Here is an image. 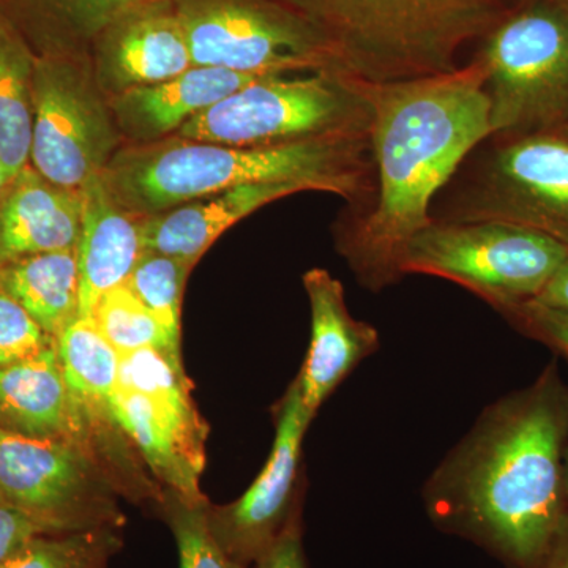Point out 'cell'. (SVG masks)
<instances>
[{
    "instance_id": "6da1fadb",
    "label": "cell",
    "mask_w": 568,
    "mask_h": 568,
    "mask_svg": "<svg viewBox=\"0 0 568 568\" xmlns=\"http://www.w3.org/2000/svg\"><path fill=\"white\" fill-rule=\"evenodd\" d=\"M567 443L568 386L551 362L448 452L426 481V514L508 568H537L568 511Z\"/></svg>"
},
{
    "instance_id": "7a4b0ae2",
    "label": "cell",
    "mask_w": 568,
    "mask_h": 568,
    "mask_svg": "<svg viewBox=\"0 0 568 568\" xmlns=\"http://www.w3.org/2000/svg\"><path fill=\"white\" fill-rule=\"evenodd\" d=\"M366 92L376 192L364 211L338 224L336 248L357 282L381 293L405 276L407 245L433 222L436 197L491 138V114L476 59L437 77L366 82Z\"/></svg>"
},
{
    "instance_id": "3957f363",
    "label": "cell",
    "mask_w": 568,
    "mask_h": 568,
    "mask_svg": "<svg viewBox=\"0 0 568 568\" xmlns=\"http://www.w3.org/2000/svg\"><path fill=\"white\" fill-rule=\"evenodd\" d=\"M102 178L112 197L136 216L252 183L291 182L334 193L364 211L376 192L369 136L317 138L256 148L171 138L114 153Z\"/></svg>"
},
{
    "instance_id": "277c9868",
    "label": "cell",
    "mask_w": 568,
    "mask_h": 568,
    "mask_svg": "<svg viewBox=\"0 0 568 568\" xmlns=\"http://www.w3.org/2000/svg\"><path fill=\"white\" fill-rule=\"evenodd\" d=\"M357 80H418L458 70L518 0H282Z\"/></svg>"
},
{
    "instance_id": "5b68a950",
    "label": "cell",
    "mask_w": 568,
    "mask_h": 568,
    "mask_svg": "<svg viewBox=\"0 0 568 568\" xmlns=\"http://www.w3.org/2000/svg\"><path fill=\"white\" fill-rule=\"evenodd\" d=\"M373 106L366 82L321 70L267 74L194 115L185 140L256 148L317 138L369 136Z\"/></svg>"
},
{
    "instance_id": "8992f818",
    "label": "cell",
    "mask_w": 568,
    "mask_h": 568,
    "mask_svg": "<svg viewBox=\"0 0 568 568\" xmlns=\"http://www.w3.org/2000/svg\"><path fill=\"white\" fill-rule=\"evenodd\" d=\"M473 59L485 71L491 138L568 123V0H518Z\"/></svg>"
},
{
    "instance_id": "52a82bcc",
    "label": "cell",
    "mask_w": 568,
    "mask_h": 568,
    "mask_svg": "<svg viewBox=\"0 0 568 568\" xmlns=\"http://www.w3.org/2000/svg\"><path fill=\"white\" fill-rule=\"evenodd\" d=\"M495 142L447 183L435 222H507L549 235L568 250V134L562 130Z\"/></svg>"
},
{
    "instance_id": "ba28073f",
    "label": "cell",
    "mask_w": 568,
    "mask_h": 568,
    "mask_svg": "<svg viewBox=\"0 0 568 568\" xmlns=\"http://www.w3.org/2000/svg\"><path fill=\"white\" fill-rule=\"evenodd\" d=\"M568 250L536 230L507 222H435L409 242L403 275L457 283L497 312L534 301Z\"/></svg>"
},
{
    "instance_id": "9c48e42d",
    "label": "cell",
    "mask_w": 568,
    "mask_h": 568,
    "mask_svg": "<svg viewBox=\"0 0 568 568\" xmlns=\"http://www.w3.org/2000/svg\"><path fill=\"white\" fill-rule=\"evenodd\" d=\"M174 9L193 67L261 77L343 73L316 29L282 0H178Z\"/></svg>"
},
{
    "instance_id": "30bf717a",
    "label": "cell",
    "mask_w": 568,
    "mask_h": 568,
    "mask_svg": "<svg viewBox=\"0 0 568 568\" xmlns=\"http://www.w3.org/2000/svg\"><path fill=\"white\" fill-rule=\"evenodd\" d=\"M114 413L123 435L168 489L192 503L205 500L200 480L207 425L181 365L151 347L122 355Z\"/></svg>"
},
{
    "instance_id": "8fae6325",
    "label": "cell",
    "mask_w": 568,
    "mask_h": 568,
    "mask_svg": "<svg viewBox=\"0 0 568 568\" xmlns=\"http://www.w3.org/2000/svg\"><path fill=\"white\" fill-rule=\"evenodd\" d=\"M118 142L110 104L78 54L37 55L32 166L55 185L81 190L106 170Z\"/></svg>"
},
{
    "instance_id": "7c38bea8",
    "label": "cell",
    "mask_w": 568,
    "mask_h": 568,
    "mask_svg": "<svg viewBox=\"0 0 568 568\" xmlns=\"http://www.w3.org/2000/svg\"><path fill=\"white\" fill-rule=\"evenodd\" d=\"M0 495L47 534L121 525L93 458L70 439H39L0 428Z\"/></svg>"
},
{
    "instance_id": "4fadbf2b",
    "label": "cell",
    "mask_w": 568,
    "mask_h": 568,
    "mask_svg": "<svg viewBox=\"0 0 568 568\" xmlns=\"http://www.w3.org/2000/svg\"><path fill=\"white\" fill-rule=\"evenodd\" d=\"M275 417L274 446L252 487L230 506H209L213 536L231 558L246 568L264 555L301 508L298 467L313 418L302 403L297 377L278 403Z\"/></svg>"
},
{
    "instance_id": "5bb4252c",
    "label": "cell",
    "mask_w": 568,
    "mask_h": 568,
    "mask_svg": "<svg viewBox=\"0 0 568 568\" xmlns=\"http://www.w3.org/2000/svg\"><path fill=\"white\" fill-rule=\"evenodd\" d=\"M304 286L312 308V342L297 381L306 413L315 418L325 399L379 349L381 342L372 324L351 315L345 287L331 272L312 268Z\"/></svg>"
},
{
    "instance_id": "9a60e30c",
    "label": "cell",
    "mask_w": 568,
    "mask_h": 568,
    "mask_svg": "<svg viewBox=\"0 0 568 568\" xmlns=\"http://www.w3.org/2000/svg\"><path fill=\"white\" fill-rule=\"evenodd\" d=\"M102 37L95 78L111 95L173 80L193 67L182 22L164 0L132 11Z\"/></svg>"
},
{
    "instance_id": "2e32d148",
    "label": "cell",
    "mask_w": 568,
    "mask_h": 568,
    "mask_svg": "<svg viewBox=\"0 0 568 568\" xmlns=\"http://www.w3.org/2000/svg\"><path fill=\"white\" fill-rule=\"evenodd\" d=\"M81 190L63 189L28 164L0 194V264L78 246Z\"/></svg>"
},
{
    "instance_id": "e0dca14e",
    "label": "cell",
    "mask_w": 568,
    "mask_h": 568,
    "mask_svg": "<svg viewBox=\"0 0 568 568\" xmlns=\"http://www.w3.org/2000/svg\"><path fill=\"white\" fill-rule=\"evenodd\" d=\"M260 78L263 77L192 67L173 80L115 93L108 104L118 129L130 140L145 144L179 132L194 115Z\"/></svg>"
},
{
    "instance_id": "ac0fdd59",
    "label": "cell",
    "mask_w": 568,
    "mask_h": 568,
    "mask_svg": "<svg viewBox=\"0 0 568 568\" xmlns=\"http://www.w3.org/2000/svg\"><path fill=\"white\" fill-rule=\"evenodd\" d=\"M82 223L78 241L80 306L78 316L92 317L108 291L121 286L142 253L140 216L123 209L104 185L102 174L81 189Z\"/></svg>"
},
{
    "instance_id": "d6986e66",
    "label": "cell",
    "mask_w": 568,
    "mask_h": 568,
    "mask_svg": "<svg viewBox=\"0 0 568 568\" xmlns=\"http://www.w3.org/2000/svg\"><path fill=\"white\" fill-rule=\"evenodd\" d=\"M306 192L291 182L252 183L140 216L142 250L196 264L216 239L235 223L280 197Z\"/></svg>"
},
{
    "instance_id": "ffe728a7",
    "label": "cell",
    "mask_w": 568,
    "mask_h": 568,
    "mask_svg": "<svg viewBox=\"0 0 568 568\" xmlns=\"http://www.w3.org/2000/svg\"><path fill=\"white\" fill-rule=\"evenodd\" d=\"M55 347L70 395L78 444L91 455L92 437L122 432L114 413L121 355L106 342L92 317L71 320L55 338Z\"/></svg>"
},
{
    "instance_id": "44dd1931",
    "label": "cell",
    "mask_w": 568,
    "mask_h": 568,
    "mask_svg": "<svg viewBox=\"0 0 568 568\" xmlns=\"http://www.w3.org/2000/svg\"><path fill=\"white\" fill-rule=\"evenodd\" d=\"M0 428L39 439L78 443L55 343L43 353L0 368Z\"/></svg>"
},
{
    "instance_id": "7402d4cb",
    "label": "cell",
    "mask_w": 568,
    "mask_h": 568,
    "mask_svg": "<svg viewBox=\"0 0 568 568\" xmlns=\"http://www.w3.org/2000/svg\"><path fill=\"white\" fill-rule=\"evenodd\" d=\"M156 0H0V17L36 55L78 54L132 11Z\"/></svg>"
},
{
    "instance_id": "603a6c76",
    "label": "cell",
    "mask_w": 568,
    "mask_h": 568,
    "mask_svg": "<svg viewBox=\"0 0 568 568\" xmlns=\"http://www.w3.org/2000/svg\"><path fill=\"white\" fill-rule=\"evenodd\" d=\"M6 291L52 338H58L80 306L77 248L33 254L0 264Z\"/></svg>"
},
{
    "instance_id": "cb8c5ba5",
    "label": "cell",
    "mask_w": 568,
    "mask_h": 568,
    "mask_svg": "<svg viewBox=\"0 0 568 568\" xmlns=\"http://www.w3.org/2000/svg\"><path fill=\"white\" fill-rule=\"evenodd\" d=\"M37 55L0 17V166L3 189L31 164Z\"/></svg>"
},
{
    "instance_id": "d4e9b609",
    "label": "cell",
    "mask_w": 568,
    "mask_h": 568,
    "mask_svg": "<svg viewBox=\"0 0 568 568\" xmlns=\"http://www.w3.org/2000/svg\"><path fill=\"white\" fill-rule=\"evenodd\" d=\"M92 320L121 357L151 347L166 355L175 365H182L181 347L171 342L151 310L125 283L102 295Z\"/></svg>"
},
{
    "instance_id": "484cf974",
    "label": "cell",
    "mask_w": 568,
    "mask_h": 568,
    "mask_svg": "<svg viewBox=\"0 0 568 568\" xmlns=\"http://www.w3.org/2000/svg\"><path fill=\"white\" fill-rule=\"evenodd\" d=\"M193 265L168 254L142 250L126 286L151 310L175 346L181 347L183 286Z\"/></svg>"
},
{
    "instance_id": "4316f807",
    "label": "cell",
    "mask_w": 568,
    "mask_h": 568,
    "mask_svg": "<svg viewBox=\"0 0 568 568\" xmlns=\"http://www.w3.org/2000/svg\"><path fill=\"white\" fill-rule=\"evenodd\" d=\"M121 541L112 529L44 534L0 564V568H103Z\"/></svg>"
},
{
    "instance_id": "83f0119b",
    "label": "cell",
    "mask_w": 568,
    "mask_h": 568,
    "mask_svg": "<svg viewBox=\"0 0 568 568\" xmlns=\"http://www.w3.org/2000/svg\"><path fill=\"white\" fill-rule=\"evenodd\" d=\"M162 508L178 545L179 568H246L231 558L213 536L207 500L192 503L166 489Z\"/></svg>"
},
{
    "instance_id": "f1b7e54d",
    "label": "cell",
    "mask_w": 568,
    "mask_h": 568,
    "mask_svg": "<svg viewBox=\"0 0 568 568\" xmlns=\"http://www.w3.org/2000/svg\"><path fill=\"white\" fill-rule=\"evenodd\" d=\"M54 343L13 297L0 290V368L43 353Z\"/></svg>"
},
{
    "instance_id": "f546056e",
    "label": "cell",
    "mask_w": 568,
    "mask_h": 568,
    "mask_svg": "<svg viewBox=\"0 0 568 568\" xmlns=\"http://www.w3.org/2000/svg\"><path fill=\"white\" fill-rule=\"evenodd\" d=\"M499 313L519 331L568 358V312L529 301Z\"/></svg>"
},
{
    "instance_id": "4dcf8cb0",
    "label": "cell",
    "mask_w": 568,
    "mask_h": 568,
    "mask_svg": "<svg viewBox=\"0 0 568 568\" xmlns=\"http://www.w3.org/2000/svg\"><path fill=\"white\" fill-rule=\"evenodd\" d=\"M44 534L47 532L43 528L28 514L0 495V564L20 551L33 538Z\"/></svg>"
},
{
    "instance_id": "1f68e13d",
    "label": "cell",
    "mask_w": 568,
    "mask_h": 568,
    "mask_svg": "<svg viewBox=\"0 0 568 568\" xmlns=\"http://www.w3.org/2000/svg\"><path fill=\"white\" fill-rule=\"evenodd\" d=\"M253 568H306L301 508L291 517L274 544L253 564Z\"/></svg>"
},
{
    "instance_id": "d6a6232c",
    "label": "cell",
    "mask_w": 568,
    "mask_h": 568,
    "mask_svg": "<svg viewBox=\"0 0 568 568\" xmlns=\"http://www.w3.org/2000/svg\"><path fill=\"white\" fill-rule=\"evenodd\" d=\"M534 302L568 312V257Z\"/></svg>"
},
{
    "instance_id": "836d02e7",
    "label": "cell",
    "mask_w": 568,
    "mask_h": 568,
    "mask_svg": "<svg viewBox=\"0 0 568 568\" xmlns=\"http://www.w3.org/2000/svg\"><path fill=\"white\" fill-rule=\"evenodd\" d=\"M537 568H568V511L559 523L551 544Z\"/></svg>"
},
{
    "instance_id": "e575fe53",
    "label": "cell",
    "mask_w": 568,
    "mask_h": 568,
    "mask_svg": "<svg viewBox=\"0 0 568 568\" xmlns=\"http://www.w3.org/2000/svg\"><path fill=\"white\" fill-rule=\"evenodd\" d=\"M564 473H566V489H567V497H568V443L566 448V467H564Z\"/></svg>"
},
{
    "instance_id": "d590c367",
    "label": "cell",
    "mask_w": 568,
    "mask_h": 568,
    "mask_svg": "<svg viewBox=\"0 0 568 568\" xmlns=\"http://www.w3.org/2000/svg\"><path fill=\"white\" fill-rule=\"evenodd\" d=\"M3 192L2 166H0V194Z\"/></svg>"
},
{
    "instance_id": "8d00e7d4",
    "label": "cell",
    "mask_w": 568,
    "mask_h": 568,
    "mask_svg": "<svg viewBox=\"0 0 568 568\" xmlns=\"http://www.w3.org/2000/svg\"><path fill=\"white\" fill-rule=\"evenodd\" d=\"M560 130H562V132H564V133H567V134H568V123H567V125H566V126H564V129H560Z\"/></svg>"
}]
</instances>
